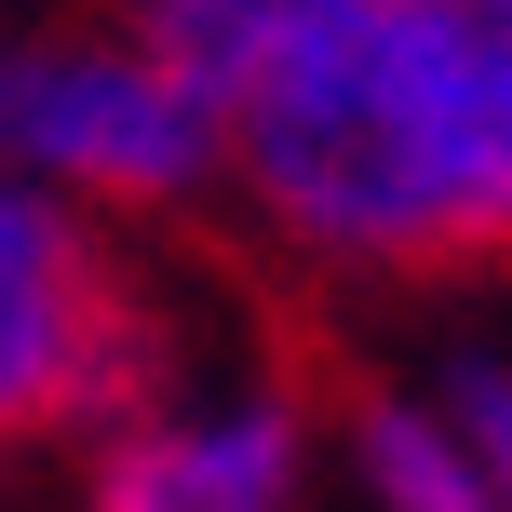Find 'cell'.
Returning a JSON list of instances; mask_svg holds the SVG:
<instances>
[{"label":"cell","mask_w":512,"mask_h":512,"mask_svg":"<svg viewBox=\"0 0 512 512\" xmlns=\"http://www.w3.org/2000/svg\"><path fill=\"white\" fill-rule=\"evenodd\" d=\"M432 405H445V432L472 445V472H486V499L512 512V351H459L432 378Z\"/></svg>","instance_id":"obj_7"},{"label":"cell","mask_w":512,"mask_h":512,"mask_svg":"<svg viewBox=\"0 0 512 512\" xmlns=\"http://www.w3.org/2000/svg\"><path fill=\"white\" fill-rule=\"evenodd\" d=\"M108 14H122L135 41L162 54V68H189L216 108H230L243 81L283 54V41H310V27L337 14V0H108Z\"/></svg>","instance_id":"obj_6"},{"label":"cell","mask_w":512,"mask_h":512,"mask_svg":"<svg viewBox=\"0 0 512 512\" xmlns=\"http://www.w3.org/2000/svg\"><path fill=\"white\" fill-rule=\"evenodd\" d=\"M0 14H27V0H0Z\"/></svg>","instance_id":"obj_8"},{"label":"cell","mask_w":512,"mask_h":512,"mask_svg":"<svg viewBox=\"0 0 512 512\" xmlns=\"http://www.w3.org/2000/svg\"><path fill=\"white\" fill-rule=\"evenodd\" d=\"M68 459H81V512H324L337 391H310L256 324L149 310L135 378Z\"/></svg>","instance_id":"obj_3"},{"label":"cell","mask_w":512,"mask_h":512,"mask_svg":"<svg viewBox=\"0 0 512 512\" xmlns=\"http://www.w3.org/2000/svg\"><path fill=\"white\" fill-rule=\"evenodd\" d=\"M149 310L162 283L122 230L0 176V472L41 445H81L108 418V391L149 351Z\"/></svg>","instance_id":"obj_4"},{"label":"cell","mask_w":512,"mask_h":512,"mask_svg":"<svg viewBox=\"0 0 512 512\" xmlns=\"http://www.w3.org/2000/svg\"><path fill=\"white\" fill-rule=\"evenodd\" d=\"M499 14H512V0H499Z\"/></svg>","instance_id":"obj_9"},{"label":"cell","mask_w":512,"mask_h":512,"mask_svg":"<svg viewBox=\"0 0 512 512\" xmlns=\"http://www.w3.org/2000/svg\"><path fill=\"white\" fill-rule=\"evenodd\" d=\"M283 270L445 283L512 256V14L337 0L230 95V203Z\"/></svg>","instance_id":"obj_1"},{"label":"cell","mask_w":512,"mask_h":512,"mask_svg":"<svg viewBox=\"0 0 512 512\" xmlns=\"http://www.w3.org/2000/svg\"><path fill=\"white\" fill-rule=\"evenodd\" d=\"M0 176L95 230H189L230 203V108L162 68L108 0L0 14Z\"/></svg>","instance_id":"obj_2"},{"label":"cell","mask_w":512,"mask_h":512,"mask_svg":"<svg viewBox=\"0 0 512 512\" xmlns=\"http://www.w3.org/2000/svg\"><path fill=\"white\" fill-rule=\"evenodd\" d=\"M337 486H351V512H499L472 445L445 432L432 378H351L337 391Z\"/></svg>","instance_id":"obj_5"}]
</instances>
